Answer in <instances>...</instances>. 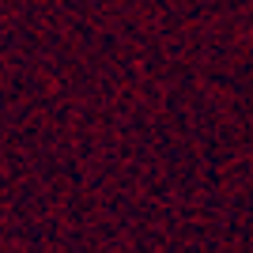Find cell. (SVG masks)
Here are the masks:
<instances>
[]
</instances>
